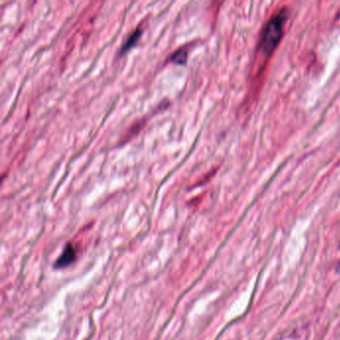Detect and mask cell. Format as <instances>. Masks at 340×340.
Instances as JSON below:
<instances>
[{
  "label": "cell",
  "instance_id": "cell-3",
  "mask_svg": "<svg viewBox=\"0 0 340 340\" xmlns=\"http://www.w3.org/2000/svg\"><path fill=\"white\" fill-rule=\"evenodd\" d=\"M142 35V30L140 28H138L137 30H135L127 39V41L125 42V44L122 47V52H126L128 50H130L138 41V39L141 37Z\"/></svg>",
  "mask_w": 340,
  "mask_h": 340
},
{
  "label": "cell",
  "instance_id": "cell-4",
  "mask_svg": "<svg viewBox=\"0 0 340 340\" xmlns=\"http://www.w3.org/2000/svg\"><path fill=\"white\" fill-rule=\"evenodd\" d=\"M187 59H188V53H187V50L182 48V49H179L178 51H176L172 57H171V60L177 64H180V65H183V64H186L187 62Z\"/></svg>",
  "mask_w": 340,
  "mask_h": 340
},
{
  "label": "cell",
  "instance_id": "cell-1",
  "mask_svg": "<svg viewBox=\"0 0 340 340\" xmlns=\"http://www.w3.org/2000/svg\"><path fill=\"white\" fill-rule=\"evenodd\" d=\"M287 17L288 10L286 9V7H282L268 20L261 34L260 41L257 47L260 60L263 59L264 61H266L267 57H269L276 48L282 37L283 27L287 21Z\"/></svg>",
  "mask_w": 340,
  "mask_h": 340
},
{
  "label": "cell",
  "instance_id": "cell-2",
  "mask_svg": "<svg viewBox=\"0 0 340 340\" xmlns=\"http://www.w3.org/2000/svg\"><path fill=\"white\" fill-rule=\"evenodd\" d=\"M75 258H76V251H75L74 247L72 245H67V247L63 251L62 255L58 258L57 262L55 263V266H57V267L66 266V265L70 264L71 262H73Z\"/></svg>",
  "mask_w": 340,
  "mask_h": 340
}]
</instances>
